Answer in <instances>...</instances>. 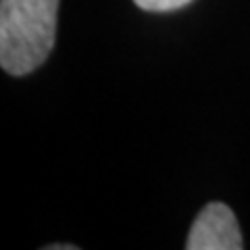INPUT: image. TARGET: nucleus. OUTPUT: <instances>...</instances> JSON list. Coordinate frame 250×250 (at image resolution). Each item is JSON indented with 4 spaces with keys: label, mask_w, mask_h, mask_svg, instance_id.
Listing matches in <instances>:
<instances>
[{
    "label": "nucleus",
    "mask_w": 250,
    "mask_h": 250,
    "mask_svg": "<svg viewBox=\"0 0 250 250\" xmlns=\"http://www.w3.org/2000/svg\"><path fill=\"white\" fill-rule=\"evenodd\" d=\"M59 0H0V65L27 75L48 59L57 38Z\"/></svg>",
    "instance_id": "f257e3e1"
},
{
    "label": "nucleus",
    "mask_w": 250,
    "mask_h": 250,
    "mask_svg": "<svg viewBox=\"0 0 250 250\" xmlns=\"http://www.w3.org/2000/svg\"><path fill=\"white\" fill-rule=\"evenodd\" d=\"M188 250H240L244 248L236 215L223 202H210L198 213L186 242Z\"/></svg>",
    "instance_id": "f03ea898"
},
{
    "label": "nucleus",
    "mask_w": 250,
    "mask_h": 250,
    "mask_svg": "<svg viewBox=\"0 0 250 250\" xmlns=\"http://www.w3.org/2000/svg\"><path fill=\"white\" fill-rule=\"evenodd\" d=\"M134 2L144 11H154V13H165V11H175L182 6L190 4L192 0H134Z\"/></svg>",
    "instance_id": "7ed1b4c3"
}]
</instances>
